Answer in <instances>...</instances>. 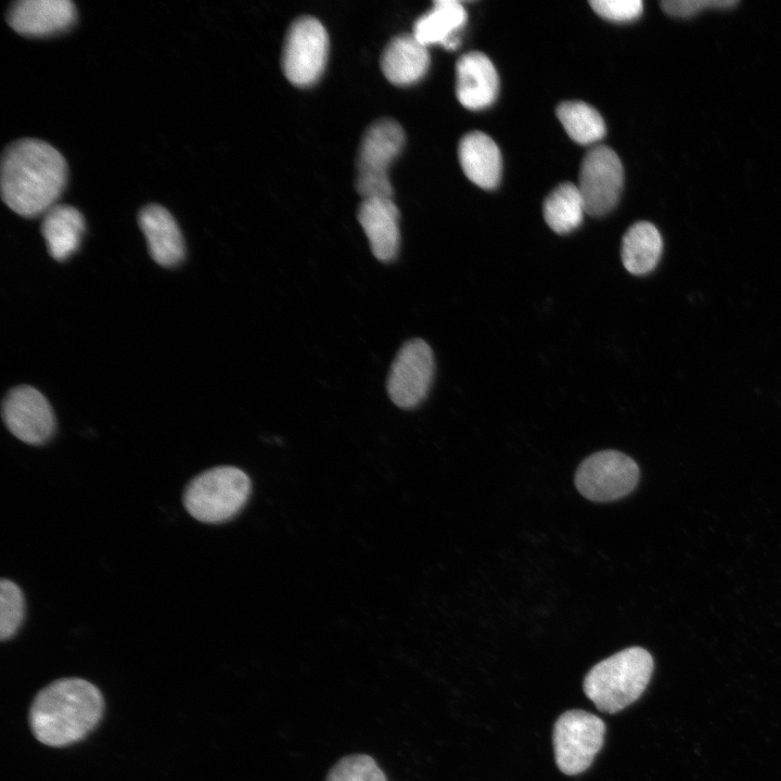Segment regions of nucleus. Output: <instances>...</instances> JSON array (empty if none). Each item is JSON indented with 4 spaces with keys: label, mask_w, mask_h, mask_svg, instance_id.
Returning <instances> with one entry per match:
<instances>
[{
    "label": "nucleus",
    "mask_w": 781,
    "mask_h": 781,
    "mask_svg": "<svg viewBox=\"0 0 781 781\" xmlns=\"http://www.w3.org/2000/svg\"><path fill=\"white\" fill-rule=\"evenodd\" d=\"M458 156L465 176L482 189H494L500 181L501 153L496 142L482 131H472L459 142Z\"/></svg>",
    "instance_id": "17"
},
{
    "label": "nucleus",
    "mask_w": 781,
    "mask_h": 781,
    "mask_svg": "<svg viewBox=\"0 0 781 781\" xmlns=\"http://www.w3.org/2000/svg\"><path fill=\"white\" fill-rule=\"evenodd\" d=\"M592 10L613 22H629L640 16L643 3L640 0H592Z\"/></svg>",
    "instance_id": "25"
},
{
    "label": "nucleus",
    "mask_w": 781,
    "mask_h": 781,
    "mask_svg": "<svg viewBox=\"0 0 781 781\" xmlns=\"http://www.w3.org/2000/svg\"><path fill=\"white\" fill-rule=\"evenodd\" d=\"M82 214L68 204H55L41 220V234L48 252L57 261H64L77 252L85 233Z\"/></svg>",
    "instance_id": "18"
},
{
    "label": "nucleus",
    "mask_w": 781,
    "mask_h": 781,
    "mask_svg": "<svg viewBox=\"0 0 781 781\" xmlns=\"http://www.w3.org/2000/svg\"><path fill=\"white\" fill-rule=\"evenodd\" d=\"M382 73L396 86H407L420 80L428 69L427 48L412 34L392 38L380 60Z\"/></svg>",
    "instance_id": "16"
},
{
    "label": "nucleus",
    "mask_w": 781,
    "mask_h": 781,
    "mask_svg": "<svg viewBox=\"0 0 781 781\" xmlns=\"http://www.w3.org/2000/svg\"><path fill=\"white\" fill-rule=\"evenodd\" d=\"M1 413L7 428L26 444L42 445L54 434L55 417L49 401L29 385L9 390Z\"/></svg>",
    "instance_id": "11"
},
{
    "label": "nucleus",
    "mask_w": 781,
    "mask_h": 781,
    "mask_svg": "<svg viewBox=\"0 0 781 781\" xmlns=\"http://www.w3.org/2000/svg\"><path fill=\"white\" fill-rule=\"evenodd\" d=\"M25 617V599L21 588L12 580L0 582V638L11 639Z\"/></svg>",
    "instance_id": "24"
},
{
    "label": "nucleus",
    "mask_w": 781,
    "mask_h": 781,
    "mask_svg": "<svg viewBox=\"0 0 781 781\" xmlns=\"http://www.w3.org/2000/svg\"><path fill=\"white\" fill-rule=\"evenodd\" d=\"M138 222L154 261L163 267H174L183 260L185 247L181 231L165 207L145 205L139 213Z\"/></svg>",
    "instance_id": "15"
},
{
    "label": "nucleus",
    "mask_w": 781,
    "mask_h": 781,
    "mask_svg": "<svg viewBox=\"0 0 781 781\" xmlns=\"http://www.w3.org/2000/svg\"><path fill=\"white\" fill-rule=\"evenodd\" d=\"M639 479L638 464L628 456L604 450L586 458L579 465L575 483L589 500L605 502L631 492Z\"/></svg>",
    "instance_id": "8"
},
{
    "label": "nucleus",
    "mask_w": 781,
    "mask_h": 781,
    "mask_svg": "<svg viewBox=\"0 0 781 781\" xmlns=\"http://www.w3.org/2000/svg\"><path fill=\"white\" fill-rule=\"evenodd\" d=\"M324 781H387V777L372 756L358 753L338 759Z\"/></svg>",
    "instance_id": "23"
},
{
    "label": "nucleus",
    "mask_w": 781,
    "mask_h": 781,
    "mask_svg": "<svg viewBox=\"0 0 781 781\" xmlns=\"http://www.w3.org/2000/svg\"><path fill=\"white\" fill-rule=\"evenodd\" d=\"M623 183V165L611 148L599 145L586 153L577 184L586 214L602 216L612 210L619 200Z\"/></svg>",
    "instance_id": "10"
},
{
    "label": "nucleus",
    "mask_w": 781,
    "mask_h": 781,
    "mask_svg": "<svg viewBox=\"0 0 781 781\" xmlns=\"http://www.w3.org/2000/svg\"><path fill=\"white\" fill-rule=\"evenodd\" d=\"M556 117L572 140L579 144L593 143L605 135L600 113L581 101H565L558 105Z\"/></svg>",
    "instance_id": "22"
},
{
    "label": "nucleus",
    "mask_w": 781,
    "mask_h": 781,
    "mask_svg": "<svg viewBox=\"0 0 781 781\" xmlns=\"http://www.w3.org/2000/svg\"><path fill=\"white\" fill-rule=\"evenodd\" d=\"M653 658L640 648L631 646L599 662L586 675L584 691L603 713H617L638 700L652 673Z\"/></svg>",
    "instance_id": "3"
},
{
    "label": "nucleus",
    "mask_w": 781,
    "mask_h": 781,
    "mask_svg": "<svg viewBox=\"0 0 781 781\" xmlns=\"http://www.w3.org/2000/svg\"><path fill=\"white\" fill-rule=\"evenodd\" d=\"M104 702L100 690L80 678H63L44 687L29 708L35 738L49 746H66L84 739L100 721Z\"/></svg>",
    "instance_id": "2"
},
{
    "label": "nucleus",
    "mask_w": 781,
    "mask_h": 781,
    "mask_svg": "<svg viewBox=\"0 0 781 781\" xmlns=\"http://www.w3.org/2000/svg\"><path fill=\"white\" fill-rule=\"evenodd\" d=\"M434 375V357L421 338L406 342L398 350L386 381L390 400L402 409L419 406L425 398Z\"/></svg>",
    "instance_id": "9"
},
{
    "label": "nucleus",
    "mask_w": 781,
    "mask_h": 781,
    "mask_svg": "<svg viewBox=\"0 0 781 781\" xmlns=\"http://www.w3.org/2000/svg\"><path fill=\"white\" fill-rule=\"evenodd\" d=\"M404 142V129L392 118L377 119L366 129L356 157V189L362 199L392 197L387 168Z\"/></svg>",
    "instance_id": "5"
},
{
    "label": "nucleus",
    "mask_w": 781,
    "mask_h": 781,
    "mask_svg": "<svg viewBox=\"0 0 781 781\" xmlns=\"http://www.w3.org/2000/svg\"><path fill=\"white\" fill-rule=\"evenodd\" d=\"M328 53L329 36L322 23L313 16H300L286 30L281 54L282 72L295 86L313 85L325 68Z\"/></svg>",
    "instance_id": "6"
},
{
    "label": "nucleus",
    "mask_w": 781,
    "mask_h": 781,
    "mask_svg": "<svg viewBox=\"0 0 781 781\" xmlns=\"http://www.w3.org/2000/svg\"><path fill=\"white\" fill-rule=\"evenodd\" d=\"M357 218L368 238L373 256L393 261L399 251V212L392 197L362 199Z\"/></svg>",
    "instance_id": "13"
},
{
    "label": "nucleus",
    "mask_w": 781,
    "mask_h": 781,
    "mask_svg": "<svg viewBox=\"0 0 781 781\" xmlns=\"http://www.w3.org/2000/svg\"><path fill=\"white\" fill-rule=\"evenodd\" d=\"M252 484L239 468L222 465L208 469L187 485L183 505L195 520L207 524L225 523L233 518L246 504Z\"/></svg>",
    "instance_id": "4"
},
{
    "label": "nucleus",
    "mask_w": 781,
    "mask_h": 781,
    "mask_svg": "<svg viewBox=\"0 0 781 781\" xmlns=\"http://www.w3.org/2000/svg\"><path fill=\"white\" fill-rule=\"evenodd\" d=\"M542 213L547 225L556 233L576 229L586 213L577 184L564 182L553 189L543 202Z\"/></svg>",
    "instance_id": "21"
},
{
    "label": "nucleus",
    "mask_w": 781,
    "mask_h": 781,
    "mask_svg": "<svg viewBox=\"0 0 781 781\" xmlns=\"http://www.w3.org/2000/svg\"><path fill=\"white\" fill-rule=\"evenodd\" d=\"M734 0H665L661 2L663 11L675 17H689L705 9H728L737 5Z\"/></svg>",
    "instance_id": "26"
},
{
    "label": "nucleus",
    "mask_w": 781,
    "mask_h": 781,
    "mask_svg": "<svg viewBox=\"0 0 781 781\" xmlns=\"http://www.w3.org/2000/svg\"><path fill=\"white\" fill-rule=\"evenodd\" d=\"M662 249L663 240L656 227L648 221L636 222L623 236V265L632 274H645L656 267Z\"/></svg>",
    "instance_id": "20"
},
{
    "label": "nucleus",
    "mask_w": 781,
    "mask_h": 781,
    "mask_svg": "<svg viewBox=\"0 0 781 781\" xmlns=\"http://www.w3.org/2000/svg\"><path fill=\"white\" fill-rule=\"evenodd\" d=\"M77 11L69 0H18L8 9L7 22L20 35L48 37L68 30Z\"/></svg>",
    "instance_id": "12"
},
{
    "label": "nucleus",
    "mask_w": 781,
    "mask_h": 781,
    "mask_svg": "<svg viewBox=\"0 0 781 781\" xmlns=\"http://www.w3.org/2000/svg\"><path fill=\"white\" fill-rule=\"evenodd\" d=\"M465 21L466 13L459 1L438 0L415 21L412 35L425 47L439 43L454 49L459 42L456 34Z\"/></svg>",
    "instance_id": "19"
},
{
    "label": "nucleus",
    "mask_w": 781,
    "mask_h": 781,
    "mask_svg": "<svg viewBox=\"0 0 781 781\" xmlns=\"http://www.w3.org/2000/svg\"><path fill=\"white\" fill-rule=\"evenodd\" d=\"M499 77L492 62L479 51L463 54L456 64V95L469 110H483L497 98Z\"/></svg>",
    "instance_id": "14"
},
{
    "label": "nucleus",
    "mask_w": 781,
    "mask_h": 781,
    "mask_svg": "<svg viewBox=\"0 0 781 781\" xmlns=\"http://www.w3.org/2000/svg\"><path fill=\"white\" fill-rule=\"evenodd\" d=\"M605 725L581 709L563 713L554 724L553 747L559 769L569 776L585 771L601 750Z\"/></svg>",
    "instance_id": "7"
},
{
    "label": "nucleus",
    "mask_w": 781,
    "mask_h": 781,
    "mask_svg": "<svg viewBox=\"0 0 781 781\" xmlns=\"http://www.w3.org/2000/svg\"><path fill=\"white\" fill-rule=\"evenodd\" d=\"M67 175V163L54 146L36 138L16 140L4 149L1 157L2 201L20 216L43 215L57 204Z\"/></svg>",
    "instance_id": "1"
}]
</instances>
